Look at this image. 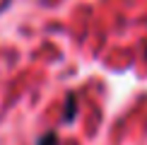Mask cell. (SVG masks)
<instances>
[{"instance_id":"3","label":"cell","mask_w":147,"mask_h":145,"mask_svg":"<svg viewBox=\"0 0 147 145\" xmlns=\"http://www.w3.org/2000/svg\"><path fill=\"white\" fill-rule=\"evenodd\" d=\"M145 58H147V48H145Z\"/></svg>"},{"instance_id":"2","label":"cell","mask_w":147,"mask_h":145,"mask_svg":"<svg viewBox=\"0 0 147 145\" xmlns=\"http://www.w3.org/2000/svg\"><path fill=\"white\" fill-rule=\"evenodd\" d=\"M36 145H60V140H58L56 133H44V136L39 138V143H36Z\"/></svg>"},{"instance_id":"1","label":"cell","mask_w":147,"mask_h":145,"mask_svg":"<svg viewBox=\"0 0 147 145\" xmlns=\"http://www.w3.org/2000/svg\"><path fill=\"white\" fill-rule=\"evenodd\" d=\"M72 119H75V97L68 94V99H65V116H63V121H65V123H70Z\"/></svg>"}]
</instances>
